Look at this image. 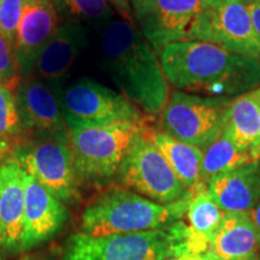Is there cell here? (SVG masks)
<instances>
[{
	"mask_svg": "<svg viewBox=\"0 0 260 260\" xmlns=\"http://www.w3.org/2000/svg\"><path fill=\"white\" fill-rule=\"evenodd\" d=\"M165 79L180 92L234 99L260 87V59L204 41H180L159 52Z\"/></svg>",
	"mask_w": 260,
	"mask_h": 260,
	"instance_id": "6da1fadb",
	"label": "cell"
},
{
	"mask_svg": "<svg viewBox=\"0 0 260 260\" xmlns=\"http://www.w3.org/2000/svg\"><path fill=\"white\" fill-rule=\"evenodd\" d=\"M106 70L122 94L148 116L160 115L170 98L154 48L129 19H111L100 37Z\"/></svg>",
	"mask_w": 260,
	"mask_h": 260,
	"instance_id": "7a4b0ae2",
	"label": "cell"
},
{
	"mask_svg": "<svg viewBox=\"0 0 260 260\" xmlns=\"http://www.w3.org/2000/svg\"><path fill=\"white\" fill-rule=\"evenodd\" d=\"M211 242L180 219L151 232L92 236L73 234L67 240L61 260H167L210 252Z\"/></svg>",
	"mask_w": 260,
	"mask_h": 260,
	"instance_id": "3957f363",
	"label": "cell"
},
{
	"mask_svg": "<svg viewBox=\"0 0 260 260\" xmlns=\"http://www.w3.org/2000/svg\"><path fill=\"white\" fill-rule=\"evenodd\" d=\"M190 195L178 203L160 205L124 187H107L84 207L81 233L109 236L164 229L183 218Z\"/></svg>",
	"mask_w": 260,
	"mask_h": 260,
	"instance_id": "277c9868",
	"label": "cell"
},
{
	"mask_svg": "<svg viewBox=\"0 0 260 260\" xmlns=\"http://www.w3.org/2000/svg\"><path fill=\"white\" fill-rule=\"evenodd\" d=\"M144 125L116 123L69 128V146L80 181L104 183L115 177L133 139Z\"/></svg>",
	"mask_w": 260,
	"mask_h": 260,
	"instance_id": "5b68a950",
	"label": "cell"
},
{
	"mask_svg": "<svg viewBox=\"0 0 260 260\" xmlns=\"http://www.w3.org/2000/svg\"><path fill=\"white\" fill-rule=\"evenodd\" d=\"M145 126L133 139L119 167L118 180L126 189L160 205L178 203L189 193L171 170L159 149L146 135Z\"/></svg>",
	"mask_w": 260,
	"mask_h": 260,
	"instance_id": "8992f818",
	"label": "cell"
},
{
	"mask_svg": "<svg viewBox=\"0 0 260 260\" xmlns=\"http://www.w3.org/2000/svg\"><path fill=\"white\" fill-rule=\"evenodd\" d=\"M60 105L68 128L146 124V116L123 94L87 77L75 81L64 90Z\"/></svg>",
	"mask_w": 260,
	"mask_h": 260,
	"instance_id": "52a82bcc",
	"label": "cell"
},
{
	"mask_svg": "<svg viewBox=\"0 0 260 260\" xmlns=\"http://www.w3.org/2000/svg\"><path fill=\"white\" fill-rule=\"evenodd\" d=\"M230 100L175 90L159 115L161 132L204 151L222 132Z\"/></svg>",
	"mask_w": 260,
	"mask_h": 260,
	"instance_id": "ba28073f",
	"label": "cell"
},
{
	"mask_svg": "<svg viewBox=\"0 0 260 260\" xmlns=\"http://www.w3.org/2000/svg\"><path fill=\"white\" fill-rule=\"evenodd\" d=\"M10 157L60 201L80 199V178L69 144L52 139L24 140Z\"/></svg>",
	"mask_w": 260,
	"mask_h": 260,
	"instance_id": "9c48e42d",
	"label": "cell"
},
{
	"mask_svg": "<svg viewBox=\"0 0 260 260\" xmlns=\"http://www.w3.org/2000/svg\"><path fill=\"white\" fill-rule=\"evenodd\" d=\"M190 41H204L260 59V40L245 0H216L195 24Z\"/></svg>",
	"mask_w": 260,
	"mask_h": 260,
	"instance_id": "30bf717a",
	"label": "cell"
},
{
	"mask_svg": "<svg viewBox=\"0 0 260 260\" xmlns=\"http://www.w3.org/2000/svg\"><path fill=\"white\" fill-rule=\"evenodd\" d=\"M211 5L210 0H147L134 14L142 37L160 52L174 42L190 41L198 19Z\"/></svg>",
	"mask_w": 260,
	"mask_h": 260,
	"instance_id": "8fae6325",
	"label": "cell"
},
{
	"mask_svg": "<svg viewBox=\"0 0 260 260\" xmlns=\"http://www.w3.org/2000/svg\"><path fill=\"white\" fill-rule=\"evenodd\" d=\"M15 94L23 141L52 139L69 144V128L61 105L45 81L35 76L22 79Z\"/></svg>",
	"mask_w": 260,
	"mask_h": 260,
	"instance_id": "7c38bea8",
	"label": "cell"
},
{
	"mask_svg": "<svg viewBox=\"0 0 260 260\" xmlns=\"http://www.w3.org/2000/svg\"><path fill=\"white\" fill-rule=\"evenodd\" d=\"M59 25V15L50 0L25 2L14 42V54L21 79L31 76L39 56Z\"/></svg>",
	"mask_w": 260,
	"mask_h": 260,
	"instance_id": "4fadbf2b",
	"label": "cell"
},
{
	"mask_svg": "<svg viewBox=\"0 0 260 260\" xmlns=\"http://www.w3.org/2000/svg\"><path fill=\"white\" fill-rule=\"evenodd\" d=\"M23 251H29L51 241L68 222L69 212L63 201L25 171L23 172Z\"/></svg>",
	"mask_w": 260,
	"mask_h": 260,
	"instance_id": "5bb4252c",
	"label": "cell"
},
{
	"mask_svg": "<svg viewBox=\"0 0 260 260\" xmlns=\"http://www.w3.org/2000/svg\"><path fill=\"white\" fill-rule=\"evenodd\" d=\"M23 172L12 157L0 159V223L5 254L23 251Z\"/></svg>",
	"mask_w": 260,
	"mask_h": 260,
	"instance_id": "9a60e30c",
	"label": "cell"
},
{
	"mask_svg": "<svg viewBox=\"0 0 260 260\" xmlns=\"http://www.w3.org/2000/svg\"><path fill=\"white\" fill-rule=\"evenodd\" d=\"M86 46V28L80 22H64L39 56L31 76L45 82L63 79Z\"/></svg>",
	"mask_w": 260,
	"mask_h": 260,
	"instance_id": "2e32d148",
	"label": "cell"
},
{
	"mask_svg": "<svg viewBox=\"0 0 260 260\" xmlns=\"http://www.w3.org/2000/svg\"><path fill=\"white\" fill-rule=\"evenodd\" d=\"M206 187L224 212H249L260 201V161L211 177Z\"/></svg>",
	"mask_w": 260,
	"mask_h": 260,
	"instance_id": "e0dca14e",
	"label": "cell"
},
{
	"mask_svg": "<svg viewBox=\"0 0 260 260\" xmlns=\"http://www.w3.org/2000/svg\"><path fill=\"white\" fill-rule=\"evenodd\" d=\"M210 252L218 260H256L258 235L249 213L225 212L211 240Z\"/></svg>",
	"mask_w": 260,
	"mask_h": 260,
	"instance_id": "ac0fdd59",
	"label": "cell"
},
{
	"mask_svg": "<svg viewBox=\"0 0 260 260\" xmlns=\"http://www.w3.org/2000/svg\"><path fill=\"white\" fill-rule=\"evenodd\" d=\"M145 133L189 193L206 187L203 174L201 149L172 138L161 130L148 128L147 124L145 126Z\"/></svg>",
	"mask_w": 260,
	"mask_h": 260,
	"instance_id": "d6986e66",
	"label": "cell"
},
{
	"mask_svg": "<svg viewBox=\"0 0 260 260\" xmlns=\"http://www.w3.org/2000/svg\"><path fill=\"white\" fill-rule=\"evenodd\" d=\"M223 132L253 153L260 139V87L230 100L224 111Z\"/></svg>",
	"mask_w": 260,
	"mask_h": 260,
	"instance_id": "ffe728a7",
	"label": "cell"
},
{
	"mask_svg": "<svg viewBox=\"0 0 260 260\" xmlns=\"http://www.w3.org/2000/svg\"><path fill=\"white\" fill-rule=\"evenodd\" d=\"M253 161L258 160L253 157L251 149L240 147L222 129L212 144L203 151L204 180L207 183L211 177L235 170Z\"/></svg>",
	"mask_w": 260,
	"mask_h": 260,
	"instance_id": "44dd1931",
	"label": "cell"
},
{
	"mask_svg": "<svg viewBox=\"0 0 260 260\" xmlns=\"http://www.w3.org/2000/svg\"><path fill=\"white\" fill-rule=\"evenodd\" d=\"M184 216L188 226L211 242L225 217V212L217 205L207 187H204L191 193Z\"/></svg>",
	"mask_w": 260,
	"mask_h": 260,
	"instance_id": "7402d4cb",
	"label": "cell"
},
{
	"mask_svg": "<svg viewBox=\"0 0 260 260\" xmlns=\"http://www.w3.org/2000/svg\"><path fill=\"white\" fill-rule=\"evenodd\" d=\"M22 142L15 89L0 87V159L10 157Z\"/></svg>",
	"mask_w": 260,
	"mask_h": 260,
	"instance_id": "603a6c76",
	"label": "cell"
},
{
	"mask_svg": "<svg viewBox=\"0 0 260 260\" xmlns=\"http://www.w3.org/2000/svg\"><path fill=\"white\" fill-rule=\"evenodd\" d=\"M58 15L67 21L106 24L112 19L109 0H50Z\"/></svg>",
	"mask_w": 260,
	"mask_h": 260,
	"instance_id": "cb8c5ba5",
	"label": "cell"
},
{
	"mask_svg": "<svg viewBox=\"0 0 260 260\" xmlns=\"http://www.w3.org/2000/svg\"><path fill=\"white\" fill-rule=\"evenodd\" d=\"M27 0H0V31L14 50L17 27Z\"/></svg>",
	"mask_w": 260,
	"mask_h": 260,
	"instance_id": "d4e9b609",
	"label": "cell"
},
{
	"mask_svg": "<svg viewBox=\"0 0 260 260\" xmlns=\"http://www.w3.org/2000/svg\"><path fill=\"white\" fill-rule=\"evenodd\" d=\"M21 80L14 50L0 31V87L16 90Z\"/></svg>",
	"mask_w": 260,
	"mask_h": 260,
	"instance_id": "484cf974",
	"label": "cell"
},
{
	"mask_svg": "<svg viewBox=\"0 0 260 260\" xmlns=\"http://www.w3.org/2000/svg\"><path fill=\"white\" fill-rule=\"evenodd\" d=\"M245 3L252 17L256 35L260 40V0H245Z\"/></svg>",
	"mask_w": 260,
	"mask_h": 260,
	"instance_id": "4316f807",
	"label": "cell"
},
{
	"mask_svg": "<svg viewBox=\"0 0 260 260\" xmlns=\"http://www.w3.org/2000/svg\"><path fill=\"white\" fill-rule=\"evenodd\" d=\"M167 260H218L211 252L204 253V254H186L181 256H175Z\"/></svg>",
	"mask_w": 260,
	"mask_h": 260,
	"instance_id": "83f0119b",
	"label": "cell"
},
{
	"mask_svg": "<svg viewBox=\"0 0 260 260\" xmlns=\"http://www.w3.org/2000/svg\"><path fill=\"white\" fill-rule=\"evenodd\" d=\"M249 216L254 224L256 235H258V242H259V249H260V201L255 205V207L252 211H249Z\"/></svg>",
	"mask_w": 260,
	"mask_h": 260,
	"instance_id": "f1b7e54d",
	"label": "cell"
},
{
	"mask_svg": "<svg viewBox=\"0 0 260 260\" xmlns=\"http://www.w3.org/2000/svg\"><path fill=\"white\" fill-rule=\"evenodd\" d=\"M116 2L121 5L132 6L135 11V10H138L139 8H141L142 5L146 4V3H147V0H116Z\"/></svg>",
	"mask_w": 260,
	"mask_h": 260,
	"instance_id": "f546056e",
	"label": "cell"
},
{
	"mask_svg": "<svg viewBox=\"0 0 260 260\" xmlns=\"http://www.w3.org/2000/svg\"><path fill=\"white\" fill-rule=\"evenodd\" d=\"M253 155H254L255 160L260 161V139H259L258 144H256V146H255V148L253 149Z\"/></svg>",
	"mask_w": 260,
	"mask_h": 260,
	"instance_id": "4dcf8cb0",
	"label": "cell"
},
{
	"mask_svg": "<svg viewBox=\"0 0 260 260\" xmlns=\"http://www.w3.org/2000/svg\"><path fill=\"white\" fill-rule=\"evenodd\" d=\"M4 248H3V236H2V223H0V260H3L4 256Z\"/></svg>",
	"mask_w": 260,
	"mask_h": 260,
	"instance_id": "1f68e13d",
	"label": "cell"
},
{
	"mask_svg": "<svg viewBox=\"0 0 260 260\" xmlns=\"http://www.w3.org/2000/svg\"><path fill=\"white\" fill-rule=\"evenodd\" d=\"M23 260H47L45 258H38V256H30V258H24Z\"/></svg>",
	"mask_w": 260,
	"mask_h": 260,
	"instance_id": "d6a6232c",
	"label": "cell"
},
{
	"mask_svg": "<svg viewBox=\"0 0 260 260\" xmlns=\"http://www.w3.org/2000/svg\"><path fill=\"white\" fill-rule=\"evenodd\" d=\"M210 2H211V4H213V3L216 2V0H210Z\"/></svg>",
	"mask_w": 260,
	"mask_h": 260,
	"instance_id": "836d02e7",
	"label": "cell"
}]
</instances>
